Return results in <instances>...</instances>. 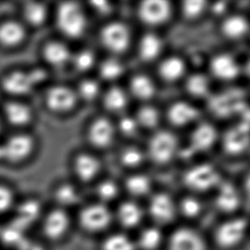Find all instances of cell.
<instances>
[{"label":"cell","instance_id":"obj_23","mask_svg":"<svg viewBox=\"0 0 250 250\" xmlns=\"http://www.w3.org/2000/svg\"><path fill=\"white\" fill-rule=\"evenodd\" d=\"M43 55L46 62L53 67L63 66L70 58L68 47L58 41H52L45 44Z\"/></svg>","mask_w":250,"mask_h":250},{"label":"cell","instance_id":"obj_10","mask_svg":"<svg viewBox=\"0 0 250 250\" xmlns=\"http://www.w3.org/2000/svg\"><path fill=\"white\" fill-rule=\"evenodd\" d=\"M111 220V214L106 207L95 204L85 208L80 214L82 227L91 231H98L108 227Z\"/></svg>","mask_w":250,"mask_h":250},{"label":"cell","instance_id":"obj_13","mask_svg":"<svg viewBox=\"0 0 250 250\" xmlns=\"http://www.w3.org/2000/svg\"><path fill=\"white\" fill-rule=\"evenodd\" d=\"M249 142V123L241 122L226 132L223 139L224 149L230 155H238L247 149Z\"/></svg>","mask_w":250,"mask_h":250},{"label":"cell","instance_id":"obj_26","mask_svg":"<svg viewBox=\"0 0 250 250\" xmlns=\"http://www.w3.org/2000/svg\"><path fill=\"white\" fill-rule=\"evenodd\" d=\"M19 198L13 188L0 183V218L10 217Z\"/></svg>","mask_w":250,"mask_h":250},{"label":"cell","instance_id":"obj_3","mask_svg":"<svg viewBox=\"0 0 250 250\" xmlns=\"http://www.w3.org/2000/svg\"><path fill=\"white\" fill-rule=\"evenodd\" d=\"M34 149V141L31 136H11L0 144V160L10 163H21L30 156Z\"/></svg>","mask_w":250,"mask_h":250},{"label":"cell","instance_id":"obj_27","mask_svg":"<svg viewBox=\"0 0 250 250\" xmlns=\"http://www.w3.org/2000/svg\"><path fill=\"white\" fill-rule=\"evenodd\" d=\"M56 207L64 208L75 205L79 201V194L74 186L63 184L58 186L53 193Z\"/></svg>","mask_w":250,"mask_h":250},{"label":"cell","instance_id":"obj_8","mask_svg":"<svg viewBox=\"0 0 250 250\" xmlns=\"http://www.w3.org/2000/svg\"><path fill=\"white\" fill-rule=\"evenodd\" d=\"M177 149L175 136L163 131L153 136L149 142V152L151 159L157 163H166L172 159Z\"/></svg>","mask_w":250,"mask_h":250},{"label":"cell","instance_id":"obj_42","mask_svg":"<svg viewBox=\"0 0 250 250\" xmlns=\"http://www.w3.org/2000/svg\"><path fill=\"white\" fill-rule=\"evenodd\" d=\"M74 63L77 69L81 71H85L94 63V55L90 51H81L74 58Z\"/></svg>","mask_w":250,"mask_h":250},{"label":"cell","instance_id":"obj_39","mask_svg":"<svg viewBox=\"0 0 250 250\" xmlns=\"http://www.w3.org/2000/svg\"><path fill=\"white\" fill-rule=\"evenodd\" d=\"M162 240V234L156 228H149L143 231L139 238L141 247L146 250L156 249Z\"/></svg>","mask_w":250,"mask_h":250},{"label":"cell","instance_id":"obj_22","mask_svg":"<svg viewBox=\"0 0 250 250\" xmlns=\"http://www.w3.org/2000/svg\"><path fill=\"white\" fill-rule=\"evenodd\" d=\"M168 119L173 125H184L196 120L199 112L192 105L186 102H178L172 104L168 110Z\"/></svg>","mask_w":250,"mask_h":250},{"label":"cell","instance_id":"obj_9","mask_svg":"<svg viewBox=\"0 0 250 250\" xmlns=\"http://www.w3.org/2000/svg\"><path fill=\"white\" fill-rule=\"evenodd\" d=\"M101 41L105 47L113 52H122L128 46L130 34L124 24L113 22L101 31Z\"/></svg>","mask_w":250,"mask_h":250},{"label":"cell","instance_id":"obj_51","mask_svg":"<svg viewBox=\"0 0 250 250\" xmlns=\"http://www.w3.org/2000/svg\"><path fill=\"white\" fill-rule=\"evenodd\" d=\"M0 250H3V249H2V248L0 247Z\"/></svg>","mask_w":250,"mask_h":250},{"label":"cell","instance_id":"obj_16","mask_svg":"<svg viewBox=\"0 0 250 250\" xmlns=\"http://www.w3.org/2000/svg\"><path fill=\"white\" fill-rule=\"evenodd\" d=\"M170 250H204V244L195 231L181 229L175 231L171 237Z\"/></svg>","mask_w":250,"mask_h":250},{"label":"cell","instance_id":"obj_4","mask_svg":"<svg viewBox=\"0 0 250 250\" xmlns=\"http://www.w3.org/2000/svg\"><path fill=\"white\" fill-rule=\"evenodd\" d=\"M44 78V72L41 69L32 71H16L3 78V87L11 95L22 96L29 93Z\"/></svg>","mask_w":250,"mask_h":250},{"label":"cell","instance_id":"obj_20","mask_svg":"<svg viewBox=\"0 0 250 250\" xmlns=\"http://www.w3.org/2000/svg\"><path fill=\"white\" fill-rule=\"evenodd\" d=\"M114 132L111 122L107 119L99 118L92 123L89 131V138L95 146L106 147L111 143Z\"/></svg>","mask_w":250,"mask_h":250},{"label":"cell","instance_id":"obj_31","mask_svg":"<svg viewBox=\"0 0 250 250\" xmlns=\"http://www.w3.org/2000/svg\"><path fill=\"white\" fill-rule=\"evenodd\" d=\"M249 24L244 17L233 16L227 18L222 25V30L226 36L231 39L240 38L247 33Z\"/></svg>","mask_w":250,"mask_h":250},{"label":"cell","instance_id":"obj_1","mask_svg":"<svg viewBox=\"0 0 250 250\" xmlns=\"http://www.w3.org/2000/svg\"><path fill=\"white\" fill-rule=\"evenodd\" d=\"M70 227V219L64 208L52 207L44 209L35 228L37 235L44 244H57L63 239Z\"/></svg>","mask_w":250,"mask_h":250},{"label":"cell","instance_id":"obj_24","mask_svg":"<svg viewBox=\"0 0 250 250\" xmlns=\"http://www.w3.org/2000/svg\"><path fill=\"white\" fill-rule=\"evenodd\" d=\"M240 197L237 189L231 184L225 183L221 185L216 197V205L224 212H230L239 205Z\"/></svg>","mask_w":250,"mask_h":250},{"label":"cell","instance_id":"obj_44","mask_svg":"<svg viewBox=\"0 0 250 250\" xmlns=\"http://www.w3.org/2000/svg\"><path fill=\"white\" fill-rule=\"evenodd\" d=\"M205 4L206 2L201 0H188L183 3V11L186 17L193 18L202 13Z\"/></svg>","mask_w":250,"mask_h":250},{"label":"cell","instance_id":"obj_38","mask_svg":"<svg viewBox=\"0 0 250 250\" xmlns=\"http://www.w3.org/2000/svg\"><path fill=\"white\" fill-rule=\"evenodd\" d=\"M138 122L146 127H155L159 122L160 115L156 108L146 106L139 109L137 115Z\"/></svg>","mask_w":250,"mask_h":250},{"label":"cell","instance_id":"obj_47","mask_svg":"<svg viewBox=\"0 0 250 250\" xmlns=\"http://www.w3.org/2000/svg\"><path fill=\"white\" fill-rule=\"evenodd\" d=\"M183 213L188 217L196 216L201 211V204L193 197H187L181 203Z\"/></svg>","mask_w":250,"mask_h":250},{"label":"cell","instance_id":"obj_12","mask_svg":"<svg viewBox=\"0 0 250 250\" xmlns=\"http://www.w3.org/2000/svg\"><path fill=\"white\" fill-rule=\"evenodd\" d=\"M246 228L247 222L243 219L227 221L217 230L216 240L218 244L221 247H233L243 239Z\"/></svg>","mask_w":250,"mask_h":250},{"label":"cell","instance_id":"obj_35","mask_svg":"<svg viewBox=\"0 0 250 250\" xmlns=\"http://www.w3.org/2000/svg\"><path fill=\"white\" fill-rule=\"evenodd\" d=\"M186 89L195 97H204L209 91V82L203 75H193L186 82Z\"/></svg>","mask_w":250,"mask_h":250},{"label":"cell","instance_id":"obj_29","mask_svg":"<svg viewBox=\"0 0 250 250\" xmlns=\"http://www.w3.org/2000/svg\"><path fill=\"white\" fill-rule=\"evenodd\" d=\"M162 44L159 38L155 34H148L142 38L139 44V54L146 61H150L159 55Z\"/></svg>","mask_w":250,"mask_h":250},{"label":"cell","instance_id":"obj_40","mask_svg":"<svg viewBox=\"0 0 250 250\" xmlns=\"http://www.w3.org/2000/svg\"><path fill=\"white\" fill-rule=\"evenodd\" d=\"M122 65L115 59H108L104 62L100 67V75L105 80H115L122 75Z\"/></svg>","mask_w":250,"mask_h":250},{"label":"cell","instance_id":"obj_49","mask_svg":"<svg viewBox=\"0 0 250 250\" xmlns=\"http://www.w3.org/2000/svg\"><path fill=\"white\" fill-rule=\"evenodd\" d=\"M91 4L100 12H108L110 9L109 3L106 1H93L91 2Z\"/></svg>","mask_w":250,"mask_h":250},{"label":"cell","instance_id":"obj_2","mask_svg":"<svg viewBox=\"0 0 250 250\" xmlns=\"http://www.w3.org/2000/svg\"><path fill=\"white\" fill-rule=\"evenodd\" d=\"M57 21L59 29L68 37L81 36L85 28V17L77 3L65 2L58 7Z\"/></svg>","mask_w":250,"mask_h":250},{"label":"cell","instance_id":"obj_36","mask_svg":"<svg viewBox=\"0 0 250 250\" xmlns=\"http://www.w3.org/2000/svg\"><path fill=\"white\" fill-rule=\"evenodd\" d=\"M104 250H134V244L129 237L116 234L108 237L104 244Z\"/></svg>","mask_w":250,"mask_h":250},{"label":"cell","instance_id":"obj_46","mask_svg":"<svg viewBox=\"0 0 250 250\" xmlns=\"http://www.w3.org/2000/svg\"><path fill=\"white\" fill-rule=\"evenodd\" d=\"M117 186L111 181H104L101 183L98 187V194L101 199L108 201L111 200L117 194Z\"/></svg>","mask_w":250,"mask_h":250},{"label":"cell","instance_id":"obj_37","mask_svg":"<svg viewBox=\"0 0 250 250\" xmlns=\"http://www.w3.org/2000/svg\"><path fill=\"white\" fill-rule=\"evenodd\" d=\"M126 188L132 195L143 196L149 191V179L146 176H132L126 181Z\"/></svg>","mask_w":250,"mask_h":250},{"label":"cell","instance_id":"obj_45","mask_svg":"<svg viewBox=\"0 0 250 250\" xmlns=\"http://www.w3.org/2000/svg\"><path fill=\"white\" fill-rule=\"evenodd\" d=\"M99 86L97 82L91 80H87L82 82L80 85V94L86 100L94 99L98 94Z\"/></svg>","mask_w":250,"mask_h":250},{"label":"cell","instance_id":"obj_43","mask_svg":"<svg viewBox=\"0 0 250 250\" xmlns=\"http://www.w3.org/2000/svg\"><path fill=\"white\" fill-rule=\"evenodd\" d=\"M14 250H48L47 245L36 237L27 236Z\"/></svg>","mask_w":250,"mask_h":250},{"label":"cell","instance_id":"obj_14","mask_svg":"<svg viewBox=\"0 0 250 250\" xmlns=\"http://www.w3.org/2000/svg\"><path fill=\"white\" fill-rule=\"evenodd\" d=\"M76 95L70 88L57 85L50 88L45 95V104L55 112L68 111L75 106Z\"/></svg>","mask_w":250,"mask_h":250},{"label":"cell","instance_id":"obj_41","mask_svg":"<svg viewBox=\"0 0 250 250\" xmlns=\"http://www.w3.org/2000/svg\"><path fill=\"white\" fill-rule=\"evenodd\" d=\"M143 155L141 151L134 147H129L123 150L121 155L122 163L127 167H136L142 162Z\"/></svg>","mask_w":250,"mask_h":250},{"label":"cell","instance_id":"obj_19","mask_svg":"<svg viewBox=\"0 0 250 250\" xmlns=\"http://www.w3.org/2000/svg\"><path fill=\"white\" fill-rule=\"evenodd\" d=\"M3 114L8 122L16 126L27 125L33 118L32 109L21 102H8L4 105Z\"/></svg>","mask_w":250,"mask_h":250},{"label":"cell","instance_id":"obj_21","mask_svg":"<svg viewBox=\"0 0 250 250\" xmlns=\"http://www.w3.org/2000/svg\"><path fill=\"white\" fill-rule=\"evenodd\" d=\"M149 211L153 218L160 223H167L174 215V205L165 194H158L153 197L149 204Z\"/></svg>","mask_w":250,"mask_h":250},{"label":"cell","instance_id":"obj_50","mask_svg":"<svg viewBox=\"0 0 250 250\" xmlns=\"http://www.w3.org/2000/svg\"><path fill=\"white\" fill-rule=\"evenodd\" d=\"M212 9H213V11L214 13L220 15V14L223 13L224 11L227 9V3H225V2L215 3L213 4V7H212Z\"/></svg>","mask_w":250,"mask_h":250},{"label":"cell","instance_id":"obj_33","mask_svg":"<svg viewBox=\"0 0 250 250\" xmlns=\"http://www.w3.org/2000/svg\"><path fill=\"white\" fill-rule=\"evenodd\" d=\"M131 90L137 98L149 99L155 92V85L152 81L146 75H137L131 82Z\"/></svg>","mask_w":250,"mask_h":250},{"label":"cell","instance_id":"obj_17","mask_svg":"<svg viewBox=\"0 0 250 250\" xmlns=\"http://www.w3.org/2000/svg\"><path fill=\"white\" fill-rule=\"evenodd\" d=\"M26 31L21 24L7 21L0 25V44L5 47H15L23 42Z\"/></svg>","mask_w":250,"mask_h":250},{"label":"cell","instance_id":"obj_6","mask_svg":"<svg viewBox=\"0 0 250 250\" xmlns=\"http://www.w3.org/2000/svg\"><path fill=\"white\" fill-rule=\"evenodd\" d=\"M209 108L213 114L220 117H227L234 113L248 111L245 108L244 96L241 91H231L214 95L210 99Z\"/></svg>","mask_w":250,"mask_h":250},{"label":"cell","instance_id":"obj_34","mask_svg":"<svg viewBox=\"0 0 250 250\" xmlns=\"http://www.w3.org/2000/svg\"><path fill=\"white\" fill-rule=\"evenodd\" d=\"M127 98L121 88L113 87L105 94L104 105L108 110L120 111L125 108Z\"/></svg>","mask_w":250,"mask_h":250},{"label":"cell","instance_id":"obj_5","mask_svg":"<svg viewBox=\"0 0 250 250\" xmlns=\"http://www.w3.org/2000/svg\"><path fill=\"white\" fill-rule=\"evenodd\" d=\"M44 206L37 197L18 200L10 219L26 230L35 227L44 213Z\"/></svg>","mask_w":250,"mask_h":250},{"label":"cell","instance_id":"obj_7","mask_svg":"<svg viewBox=\"0 0 250 250\" xmlns=\"http://www.w3.org/2000/svg\"><path fill=\"white\" fill-rule=\"evenodd\" d=\"M184 179L186 186L190 189L204 191L219 184L220 175L212 165L204 163L188 170Z\"/></svg>","mask_w":250,"mask_h":250},{"label":"cell","instance_id":"obj_32","mask_svg":"<svg viewBox=\"0 0 250 250\" xmlns=\"http://www.w3.org/2000/svg\"><path fill=\"white\" fill-rule=\"evenodd\" d=\"M118 217L125 227H135L142 219V211L135 203H125L120 208Z\"/></svg>","mask_w":250,"mask_h":250},{"label":"cell","instance_id":"obj_25","mask_svg":"<svg viewBox=\"0 0 250 250\" xmlns=\"http://www.w3.org/2000/svg\"><path fill=\"white\" fill-rule=\"evenodd\" d=\"M100 164L94 156L82 154L75 160V169L76 174L83 181H89L97 175Z\"/></svg>","mask_w":250,"mask_h":250},{"label":"cell","instance_id":"obj_28","mask_svg":"<svg viewBox=\"0 0 250 250\" xmlns=\"http://www.w3.org/2000/svg\"><path fill=\"white\" fill-rule=\"evenodd\" d=\"M186 67L178 58H170L163 61L159 68L160 75L167 82H173L182 76Z\"/></svg>","mask_w":250,"mask_h":250},{"label":"cell","instance_id":"obj_48","mask_svg":"<svg viewBox=\"0 0 250 250\" xmlns=\"http://www.w3.org/2000/svg\"><path fill=\"white\" fill-rule=\"evenodd\" d=\"M138 122L130 116H125L119 122V127L125 135H132L137 130Z\"/></svg>","mask_w":250,"mask_h":250},{"label":"cell","instance_id":"obj_30","mask_svg":"<svg viewBox=\"0 0 250 250\" xmlns=\"http://www.w3.org/2000/svg\"><path fill=\"white\" fill-rule=\"evenodd\" d=\"M23 16L27 23L39 27L44 23L46 19L47 10L43 3L30 2L24 6Z\"/></svg>","mask_w":250,"mask_h":250},{"label":"cell","instance_id":"obj_15","mask_svg":"<svg viewBox=\"0 0 250 250\" xmlns=\"http://www.w3.org/2000/svg\"><path fill=\"white\" fill-rule=\"evenodd\" d=\"M216 131L213 125L203 124L193 132L190 139V146L186 150V154L203 151L213 146L216 139Z\"/></svg>","mask_w":250,"mask_h":250},{"label":"cell","instance_id":"obj_11","mask_svg":"<svg viewBox=\"0 0 250 250\" xmlns=\"http://www.w3.org/2000/svg\"><path fill=\"white\" fill-rule=\"evenodd\" d=\"M171 11L170 3L164 0H147L139 8L140 19L147 24L157 25L168 18Z\"/></svg>","mask_w":250,"mask_h":250},{"label":"cell","instance_id":"obj_18","mask_svg":"<svg viewBox=\"0 0 250 250\" xmlns=\"http://www.w3.org/2000/svg\"><path fill=\"white\" fill-rule=\"evenodd\" d=\"M211 70L217 78L224 81L233 80L239 73L236 60L227 54L219 55L213 58L211 62Z\"/></svg>","mask_w":250,"mask_h":250}]
</instances>
